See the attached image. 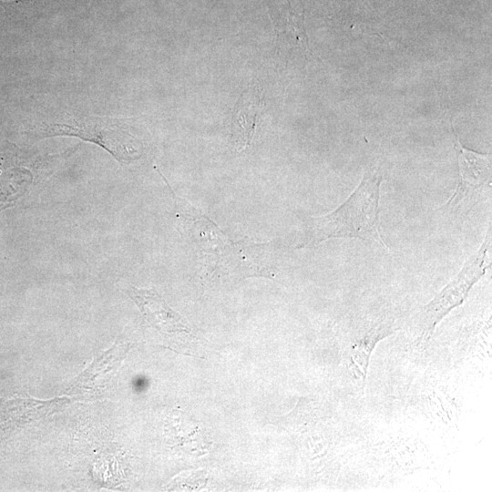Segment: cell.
Returning <instances> with one entry per match:
<instances>
[{
  "label": "cell",
  "mask_w": 492,
  "mask_h": 492,
  "mask_svg": "<svg viewBox=\"0 0 492 492\" xmlns=\"http://www.w3.org/2000/svg\"><path fill=\"white\" fill-rule=\"evenodd\" d=\"M23 1H27V0H17L16 2H23Z\"/></svg>",
  "instance_id": "52a82bcc"
},
{
  "label": "cell",
  "mask_w": 492,
  "mask_h": 492,
  "mask_svg": "<svg viewBox=\"0 0 492 492\" xmlns=\"http://www.w3.org/2000/svg\"><path fill=\"white\" fill-rule=\"evenodd\" d=\"M382 180L378 170L365 171L357 188L339 208L310 219L304 246H316L332 238H355L376 242L387 249L380 233Z\"/></svg>",
  "instance_id": "6da1fadb"
},
{
  "label": "cell",
  "mask_w": 492,
  "mask_h": 492,
  "mask_svg": "<svg viewBox=\"0 0 492 492\" xmlns=\"http://www.w3.org/2000/svg\"><path fill=\"white\" fill-rule=\"evenodd\" d=\"M456 135L455 151L458 179L456 190L444 207L456 212L475 205L491 183V154L479 153L465 148Z\"/></svg>",
  "instance_id": "277c9868"
},
{
  "label": "cell",
  "mask_w": 492,
  "mask_h": 492,
  "mask_svg": "<svg viewBox=\"0 0 492 492\" xmlns=\"http://www.w3.org/2000/svg\"><path fill=\"white\" fill-rule=\"evenodd\" d=\"M490 247L489 226L480 247L466 260L459 272L419 312L416 332L420 342L425 343L431 338L436 325L466 301L474 284L485 275L491 265L487 253Z\"/></svg>",
  "instance_id": "7a4b0ae2"
},
{
  "label": "cell",
  "mask_w": 492,
  "mask_h": 492,
  "mask_svg": "<svg viewBox=\"0 0 492 492\" xmlns=\"http://www.w3.org/2000/svg\"><path fill=\"white\" fill-rule=\"evenodd\" d=\"M128 292L151 325L166 333L190 332L181 316L171 310L154 292L130 287Z\"/></svg>",
  "instance_id": "5b68a950"
},
{
  "label": "cell",
  "mask_w": 492,
  "mask_h": 492,
  "mask_svg": "<svg viewBox=\"0 0 492 492\" xmlns=\"http://www.w3.org/2000/svg\"><path fill=\"white\" fill-rule=\"evenodd\" d=\"M261 102L259 90L255 87L248 88L238 101L231 128L238 150L244 149L254 134Z\"/></svg>",
  "instance_id": "8992f818"
},
{
  "label": "cell",
  "mask_w": 492,
  "mask_h": 492,
  "mask_svg": "<svg viewBox=\"0 0 492 492\" xmlns=\"http://www.w3.org/2000/svg\"><path fill=\"white\" fill-rule=\"evenodd\" d=\"M65 135L94 142L120 162H129L140 155L137 140L118 119L67 115L39 126V137Z\"/></svg>",
  "instance_id": "3957f363"
}]
</instances>
